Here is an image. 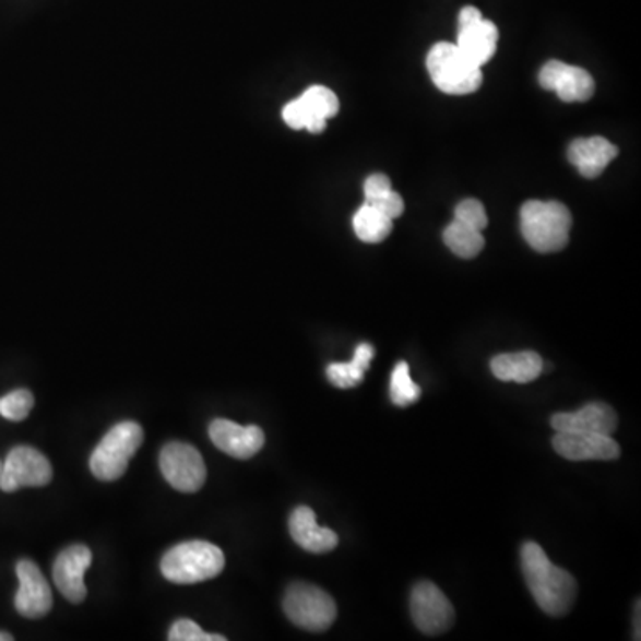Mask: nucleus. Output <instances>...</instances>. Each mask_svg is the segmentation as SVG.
I'll return each instance as SVG.
<instances>
[{"instance_id": "c756f323", "label": "nucleus", "mask_w": 641, "mask_h": 641, "mask_svg": "<svg viewBox=\"0 0 641 641\" xmlns=\"http://www.w3.org/2000/svg\"><path fill=\"white\" fill-rule=\"evenodd\" d=\"M482 19V11L477 10V8H473V5H467V8H463V10L460 11L459 29L467 27V25L474 24V22Z\"/></svg>"}, {"instance_id": "bb28decb", "label": "nucleus", "mask_w": 641, "mask_h": 641, "mask_svg": "<svg viewBox=\"0 0 641 641\" xmlns=\"http://www.w3.org/2000/svg\"><path fill=\"white\" fill-rule=\"evenodd\" d=\"M168 640L171 641H225L222 634H209L193 620H179L169 629Z\"/></svg>"}, {"instance_id": "20e7f679", "label": "nucleus", "mask_w": 641, "mask_h": 641, "mask_svg": "<svg viewBox=\"0 0 641 641\" xmlns=\"http://www.w3.org/2000/svg\"><path fill=\"white\" fill-rule=\"evenodd\" d=\"M429 78L440 92L448 95H468L483 83L482 67H477L459 49L456 44L440 41L434 45L426 58Z\"/></svg>"}, {"instance_id": "aec40b11", "label": "nucleus", "mask_w": 641, "mask_h": 641, "mask_svg": "<svg viewBox=\"0 0 641 641\" xmlns=\"http://www.w3.org/2000/svg\"><path fill=\"white\" fill-rule=\"evenodd\" d=\"M490 369L497 380L531 383L544 372V360L535 352L502 353L490 360Z\"/></svg>"}, {"instance_id": "6ab92c4d", "label": "nucleus", "mask_w": 641, "mask_h": 641, "mask_svg": "<svg viewBox=\"0 0 641 641\" xmlns=\"http://www.w3.org/2000/svg\"><path fill=\"white\" fill-rule=\"evenodd\" d=\"M499 31L490 20H477L459 31V49L477 67L488 63L497 49Z\"/></svg>"}, {"instance_id": "423d86ee", "label": "nucleus", "mask_w": 641, "mask_h": 641, "mask_svg": "<svg viewBox=\"0 0 641 641\" xmlns=\"http://www.w3.org/2000/svg\"><path fill=\"white\" fill-rule=\"evenodd\" d=\"M284 612L305 631L323 632L337 618V604L324 590L309 583L290 584L284 597Z\"/></svg>"}, {"instance_id": "cd10ccee", "label": "nucleus", "mask_w": 641, "mask_h": 641, "mask_svg": "<svg viewBox=\"0 0 641 641\" xmlns=\"http://www.w3.org/2000/svg\"><path fill=\"white\" fill-rule=\"evenodd\" d=\"M369 205L377 207L378 211H381V213L391 217V219L400 217L403 211H405V202H403L401 194L395 193V191H389L385 197L378 198L375 202H369Z\"/></svg>"}, {"instance_id": "473e14b6", "label": "nucleus", "mask_w": 641, "mask_h": 641, "mask_svg": "<svg viewBox=\"0 0 641 641\" xmlns=\"http://www.w3.org/2000/svg\"><path fill=\"white\" fill-rule=\"evenodd\" d=\"M0 473H2V462H0Z\"/></svg>"}, {"instance_id": "dca6fc26", "label": "nucleus", "mask_w": 641, "mask_h": 641, "mask_svg": "<svg viewBox=\"0 0 641 641\" xmlns=\"http://www.w3.org/2000/svg\"><path fill=\"white\" fill-rule=\"evenodd\" d=\"M550 426L555 431L613 435L618 426V415L606 403H589L581 411L553 415Z\"/></svg>"}, {"instance_id": "1a4fd4ad", "label": "nucleus", "mask_w": 641, "mask_h": 641, "mask_svg": "<svg viewBox=\"0 0 641 641\" xmlns=\"http://www.w3.org/2000/svg\"><path fill=\"white\" fill-rule=\"evenodd\" d=\"M337 112V95L329 87L312 86L301 97L289 102L284 107L282 116L290 129H296V131L307 129L312 134H318V132L324 131L327 120L333 118Z\"/></svg>"}, {"instance_id": "b1692460", "label": "nucleus", "mask_w": 641, "mask_h": 641, "mask_svg": "<svg viewBox=\"0 0 641 641\" xmlns=\"http://www.w3.org/2000/svg\"><path fill=\"white\" fill-rule=\"evenodd\" d=\"M420 397V387L411 377V366L397 363L391 375V400L395 406H408Z\"/></svg>"}, {"instance_id": "39448f33", "label": "nucleus", "mask_w": 641, "mask_h": 641, "mask_svg": "<svg viewBox=\"0 0 641 641\" xmlns=\"http://www.w3.org/2000/svg\"><path fill=\"white\" fill-rule=\"evenodd\" d=\"M143 428L138 423L126 420L112 426L100 444L93 451L90 467L102 482H116L126 474L129 462L143 444Z\"/></svg>"}, {"instance_id": "7ed1b4c3", "label": "nucleus", "mask_w": 641, "mask_h": 641, "mask_svg": "<svg viewBox=\"0 0 641 641\" xmlns=\"http://www.w3.org/2000/svg\"><path fill=\"white\" fill-rule=\"evenodd\" d=\"M225 555L209 542L191 541L175 545L163 556L161 572L177 584H194L222 574Z\"/></svg>"}, {"instance_id": "4be33fe9", "label": "nucleus", "mask_w": 641, "mask_h": 641, "mask_svg": "<svg viewBox=\"0 0 641 641\" xmlns=\"http://www.w3.org/2000/svg\"><path fill=\"white\" fill-rule=\"evenodd\" d=\"M392 222L394 219L364 202L363 207L358 209L353 216V228H355V234L360 241L378 245L391 236Z\"/></svg>"}, {"instance_id": "c85d7f7f", "label": "nucleus", "mask_w": 641, "mask_h": 641, "mask_svg": "<svg viewBox=\"0 0 641 641\" xmlns=\"http://www.w3.org/2000/svg\"><path fill=\"white\" fill-rule=\"evenodd\" d=\"M389 191H392V183L389 177L383 174H372L371 177H367L366 183H364V193H366L367 203L385 197Z\"/></svg>"}, {"instance_id": "0eeeda50", "label": "nucleus", "mask_w": 641, "mask_h": 641, "mask_svg": "<svg viewBox=\"0 0 641 641\" xmlns=\"http://www.w3.org/2000/svg\"><path fill=\"white\" fill-rule=\"evenodd\" d=\"M159 467L166 482L179 492H198L207 479L202 454L194 446L183 442H169L161 449Z\"/></svg>"}, {"instance_id": "2eb2a0df", "label": "nucleus", "mask_w": 641, "mask_h": 641, "mask_svg": "<svg viewBox=\"0 0 641 641\" xmlns=\"http://www.w3.org/2000/svg\"><path fill=\"white\" fill-rule=\"evenodd\" d=\"M209 437L219 451L232 459L250 460L264 448L265 437L259 426H239L228 419H216L209 426Z\"/></svg>"}, {"instance_id": "7c9ffc66", "label": "nucleus", "mask_w": 641, "mask_h": 641, "mask_svg": "<svg viewBox=\"0 0 641 641\" xmlns=\"http://www.w3.org/2000/svg\"><path fill=\"white\" fill-rule=\"evenodd\" d=\"M637 638H640V601L637 603Z\"/></svg>"}, {"instance_id": "2f4dec72", "label": "nucleus", "mask_w": 641, "mask_h": 641, "mask_svg": "<svg viewBox=\"0 0 641 641\" xmlns=\"http://www.w3.org/2000/svg\"><path fill=\"white\" fill-rule=\"evenodd\" d=\"M13 640V637H11V634H8V632H0V641H11Z\"/></svg>"}, {"instance_id": "393cba45", "label": "nucleus", "mask_w": 641, "mask_h": 641, "mask_svg": "<svg viewBox=\"0 0 641 641\" xmlns=\"http://www.w3.org/2000/svg\"><path fill=\"white\" fill-rule=\"evenodd\" d=\"M34 406V395L25 389L10 392L0 397V415L8 420H24L29 417Z\"/></svg>"}, {"instance_id": "9d476101", "label": "nucleus", "mask_w": 641, "mask_h": 641, "mask_svg": "<svg viewBox=\"0 0 641 641\" xmlns=\"http://www.w3.org/2000/svg\"><path fill=\"white\" fill-rule=\"evenodd\" d=\"M411 613L417 629L429 637L449 631L454 624L453 604L429 581H420L412 590Z\"/></svg>"}, {"instance_id": "9b49d317", "label": "nucleus", "mask_w": 641, "mask_h": 641, "mask_svg": "<svg viewBox=\"0 0 641 641\" xmlns=\"http://www.w3.org/2000/svg\"><path fill=\"white\" fill-rule=\"evenodd\" d=\"M538 83L547 92H555L563 102H586L595 93V83L584 68L572 67L550 59L538 73Z\"/></svg>"}, {"instance_id": "f3484780", "label": "nucleus", "mask_w": 641, "mask_h": 641, "mask_svg": "<svg viewBox=\"0 0 641 641\" xmlns=\"http://www.w3.org/2000/svg\"><path fill=\"white\" fill-rule=\"evenodd\" d=\"M617 155V146L601 135L579 138L570 143L567 152L570 163L579 169L584 179H597Z\"/></svg>"}, {"instance_id": "6e6552de", "label": "nucleus", "mask_w": 641, "mask_h": 641, "mask_svg": "<svg viewBox=\"0 0 641 641\" xmlns=\"http://www.w3.org/2000/svg\"><path fill=\"white\" fill-rule=\"evenodd\" d=\"M52 465L44 453L29 446L11 449L2 463L0 488L4 492H16L25 487H45L52 482Z\"/></svg>"}, {"instance_id": "ddd939ff", "label": "nucleus", "mask_w": 641, "mask_h": 641, "mask_svg": "<svg viewBox=\"0 0 641 641\" xmlns=\"http://www.w3.org/2000/svg\"><path fill=\"white\" fill-rule=\"evenodd\" d=\"M20 586L15 595L16 612L25 618H41L52 609L50 584L41 574L38 565L31 559H20L16 563Z\"/></svg>"}, {"instance_id": "f8f14e48", "label": "nucleus", "mask_w": 641, "mask_h": 641, "mask_svg": "<svg viewBox=\"0 0 641 641\" xmlns=\"http://www.w3.org/2000/svg\"><path fill=\"white\" fill-rule=\"evenodd\" d=\"M556 453L570 462H586V460L620 459V446L612 435L579 434V431H556L553 439Z\"/></svg>"}, {"instance_id": "a211bd4d", "label": "nucleus", "mask_w": 641, "mask_h": 641, "mask_svg": "<svg viewBox=\"0 0 641 641\" xmlns=\"http://www.w3.org/2000/svg\"><path fill=\"white\" fill-rule=\"evenodd\" d=\"M289 533L293 541L313 555L330 553L339 545V536L329 527H321L312 508L298 507L289 517Z\"/></svg>"}, {"instance_id": "4468645a", "label": "nucleus", "mask_w": 641, "mask_h": 641, "mask_svg": "<svg viewBox=\"0 0 641 641\" xmlns=\"http://www.w3.org/2000/svg\"><path fill=\"white\" fill-rule=\"evenodd\" d=\"M92 550L87 549L86 545H70L56 558L52 570L54 583L70 603H83L86 598L84 574L92 567Z\"/></svg>"}, {"instance_id": "412c9836", "label": "nucleus", "mask_w": 641, "mask_h": 641, "mask_svg": "<svg viewBox=\"0 0 641 641\" xmlns=\"http://www.w3.org/2000/svg\"><path fill=\"white\" fill-rule=\"evenodd\" d=\"M375 357V347L371 344H358L352 363L330 364L327 367V377L332 385L339 389H353L364 380L367 369Z\"/></svg>"}, {"instance_id": "a878e982", "label": "nucleus", "mask_w": 641, "mask_h": 641, "mask_svg": "<svg viewBox=\"0 0 641 641\" xmlns=\"http://www.w3.org/2000/svg\"><path fill=\"white\" fill-rule=\"evenodd\" d=\"M454 219H459V222L465 223V225L476 228V230H483L488 225L487 211L483 207V203L479 200H474V198L463 200L456 205Z\"/></svg>"}, {"instance_id": "f257e3e1", "label": "nucleus", "mask_w": 641, "mask_h": 641, "mask_svg": "<svg viewBox=\"0 0 641 641\" xmlns=\"http://www.w3.org/2000/svg\"><path fill=\"white\" fill-rule=\"evenodd\" d=\"M522 572L527 589L550 617H563L574 606L578 583L574 575L559 569L535 542H526L521 549Z\"/></svg>"}, {"instance_id": "f03ea898", "label": "nucleus", "mask_w": 641, "mask_h": 641, "mask_svg": "<svg viewBox=\"0 0 641 641\" xmlns=\"http://www.w3.org/2000/svg\"><path fill=\"white\" fill-rule=\"evenodd\" d=\"M572 214L563 203L530 200L521 209V232L533 250L555 253L569 245Z\"/></svg>"}, {"instance_id": "5701e85b", "label": "nucleus", "mask_w": 641, "mask_h": 641, "mask_svg": "<svg viewBox=\"0 0 641 641\" xmlns=\"http://www.w3.org/2000/svg\"><path fill=\"white\" fill-rule=\"evenodd\" d=\"M444 242L454 256L462 257V259H474L485 248V237H483L482 230L468 227L459 219H453L446 227Z\"/></svg>"}]
</instances>
